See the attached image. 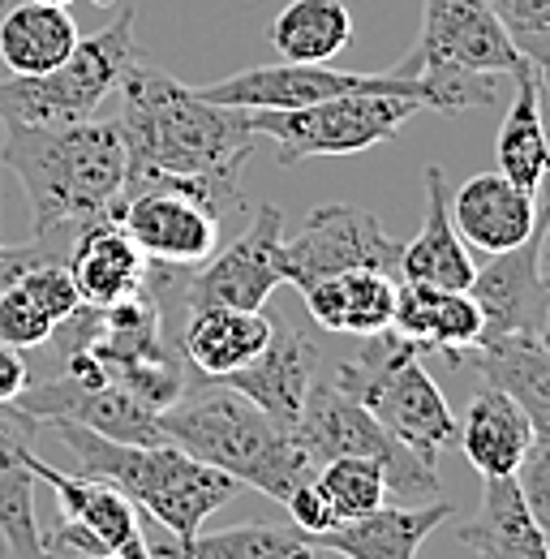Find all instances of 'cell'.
<instances>
[{
  "instance_id": "obj_28",
  "label": "cell",
  "mask_w": 550,
  "mask_h": 559,
  "mask_svg": "<svg viewBox=\"0 0 550 559\" xmlns=\"http://www.w3.org/2000/svg\"><path fill=\"white\" fill-rule=\"evenodd\" d=\"M481 559H550L547 534L534 525L516 478H486L478 516L456 534Z\"/></svg>"
},
{
  "instance_id": "obj_36",
  "label": "cell",
  "mask_w": 550,
  "mask_h": 559,
  "mask_svg": "<svg viewBox=\"0 0 550 559\" xmlns=\"http://www.w3.org/2000/svg\"><path fill=\"white\" fill-rule=\"evenodd\" d=\"M516 487H521V499H525L534 525L550 543V435H534V443L516 469Z\"/></svg>"
},
{
  "instance_id": "obj_38",
  "label": "cell",
  "mask_w": 550,
  "mask_h": 559,
  "mask_svg": "<svg viewBox=\"0 0 550 559\" xmlns=\"http://www.w3.org/2000/svg\"><path fill=\"white\" fill-rule=\"evenodd\" d=\"M538 117H542V134H547V168L534 190V207H538V224H550V70H538Z\"/></svg>"
},
{
  "instance_id": "obj_6",
  "label": "cell",
  "mask_w": 550,
  "mask_h": 559,
  "mask_svg": "<svg viewBox=\"0 0 550 559\" xmlns=\"http://www.w3.org/2000/svg\"><path fill=\"white\" fill-rule=\"evenodd\" d=\"M134 57V9H125L99 35L77 39L57 70L0 78V126H69L95 117Z\"/></svg>"
},
{
  "instance_id": "obj_43",
  "label": "cell",
  "mask_w": 550,
  "mask_h": 559,
  "mask_svg": "<svg viewBox=\"0 0 550 559\" xmlns=\"http://www.w3.org/2000/svg\"><path fill=\"white\" fill-rule=\"evenodd\" d=\"M52 4H69V0H52Z\"/></svg>"
},
{
  "instance_id": "obj_9",
  "label": "cell",
  "mask_w": 550,
  "mask_h": 559,
  "mask_svg": "<svg viewBox=\"0 0 550 559\" xmlns=\"http://www.w3.org/2000/svg\"><path fill=\"white\" fill-rule=\"evenodd\" d=\"M228 211L232 207L199 181L142 177V181H125L117 219L151 263L199 267L215 254L219 219Z\"/></svg>"
},
{
  "instance_id": "obj_21",
  "label": "cell",
  "mask_w": 550,
  "mask_h": 559,
  "mask_svg": "<svg viewBox=\"0 0 550 559\" xmlns=\"http://www.w3.org/2000/svg\"><path fill=\"white\" fill-rule=\"evenodd\" d=\"M65 267L82 306H95V310H108V306L142 293L146 276H151V259L138 250V241L121 228V219L86 224L69 250Z\"/></svg>"
},
{
  "instance_id": "obj_34",
  "label": "cell",
  "mask_w": 550,
  "mask_h": 559,
  "mask_svg": "<svg viewBox=\"0 0 550 559\" xmlns=\"http://www.w3.org/2000/svg\"><path fill=\"white\" fill-rule=\"evenodd\" d=\"M490 4L516 52L529 66L550 70V0H490Z\"/></svg>"
},
{
  "instance_id": "obj_23",
  "label": "cell",
  "mask_w": 550,
  "mask_h": 559,
  "mask_svg": "<svg viewBox=\"0 0 550 559\" xmlns=\"http://www.w3.org/2000/svg\"><path fill=\"white\" fill-rule=\"evenodd\" d=\"M481 310L469 297V288H417V284H400L396 297V319L392 332L405 336L412 349L421 353H443L447 361L469 357V349L481 341Z\"/></svg>"
},
{
  "instance_id": "obj_8",
  "label": "cell",
  "mask_w": 550,
  "mask_h": 559,
  "mask_svg": "<svg viewBox=\"0 0 550 559\" xmlns=\"http://www.w3.org/2000/svg\"><path fill=\"white\" fill-rule=\"evenodd\" d=\"M417 112L405 95L352 91L310 108H259L250 112V130L259 142L275 146V164L292 168L314 155H357L387 142Z\"/></svg>"
},
{
  "instance_id": "obj_39",
  "label": "cell",
  "mask_w": 550,
  "mask_h": 559,
  "mask_svg": "<svg viewBox=\"0 0 550 559\" xmlns=\"http://www.w3.org/2000/svg\"><path fill=\"white\" fill-rule=\"evenodd\" d=\"M26 383H31V370H26L22 349H13V345H4V341H0V405L17 401Z\"/></svg>"
},
{
  "instance_id": "obj_42",
  "label": "cell",
  "mask_w": 550,
  "mask_h": 559,
  "mask_svg": "<svg viewBox=\"0 0 550 559\" xmlns=\"http://www.w3.org/2000/svg\"><path fill=\"white\" fill-rule=\"evenodd\" d=\"M4 9H9V0H0V13H4Z\"/></svg>"
},
{
  "instance_id": "obj_11",
  "label": "cell",
  "mask_w": 550,
  "mask_h": 559,
  "mask_svg": "<svg viewBox=\"0 0 550 559\" xmlns=\"http://www.w3.org/2000/svg\"><path fill=\"white\" fill-rule=\"evenodd\" d=\"M400 263V241L383 228L379 215L348 203H327L306 215L301 233L279 246L284 284L306 288L336 272H392Z\"/></svg>"
},
{
  "instance_id": "obj_37",
  "label": "cell",
  "mask_w": 550,
  "mask_h": 559,
  "mask_svg": "<svg viewBox=\"0 0 550 559\" xmlns=\"http://www.w3.org/2000/svg\"><path fill=\"white\" fill-rule=\"evenodd\" d=\"M284 508H288L292 525H297L306 538H310V534H323V530L336 525V512H332V503L323 499V490H319V483H314V474L284 499Z\"/></svg>"
},
{
  "instance_id": "obj_26",
  "label": "cell",
  "mask_w": 550,
  "mask_h": 559,
  "mask_svg": "<svg viewBox=\"0 0 550 559\" xmlns=\"http://www.w3.org/2000/svg\"><path fill=\"white\" fill-rule=\"evenodd\" d=\"M456 443L465 448L469 465L481 478H516L534 443V421L525 418V409L507 392H499L494 383H481L478 396L465 409V421L456 426Z\"/></svg>"
},
{
  "instance_id": "obj_31",
  "label": "cell",
  "mask_w": 550,
  "mask_h": 559,
  "mask_svg": "<svg viewBox=\"0 0 550 559\" xmlns=\"http://www.w3.org/2000/svg\"><path fill=\"white\" fill-rule=\"evenodd\" d=\"M512 78H516V95L499 126L494 155H499V173L512 186L534 194L542 181V168H547V134H542V117H538V66L521 61Z\"/></svg>"
},
{
  "instance_id": "obj_35",
  "label": "cell",
  "mask_w": 550,
  "mask_h": 559,
  "mask_svg": "<svg viewBox=\"0 0 550 559\" xmlns=\"http://www.w3.org/2000/svg\"><path fill=\"white\" fill-rule=\"evenodd\" d=\"M57 332V319L13 280L0 288V341L13 345V349H35V345H48Z\"/></svg>"
},
{
  "instance_id": "obj_1",
  "label": "cell",
  "mask_w": 550,
  "mask_h": 559,
  "mask_svg": "<svg viewBox=\"0 0 550 559\" xmlns=\"http://www.w3.org/2000/svg\"><path fill=\"white\" fill-rule=\"evenodd\" d=\"M121 117L117 130L130 155L125 181L142 177H181L219 194L228 207H241V173L259 146L250 112L203 99L181 78L130 61L117 82Z\"/></svg>"
},
{
  "instance_id": "obj_15",
  "label": "cell",
  "mask_w": 550,
  "mask_h": 559,
  "mask_svg": "<svg viewBox=\"0 0 550 559\" xmlns=\"http://www.w3.org/2000/svg\"><path fill=\"white\" fill-rule=\"evenodd\" d=\"M314 366H319V345L297 332L284 314H275V332L267 349L259 353L250 366L232 370L224 383L237 388L241 396H250L267 418L292 435V421L306 405V392L314 383Z\"/></svg>"
},
{
  "instance_id": "obj_16",
  "label": "cell",
  "mask_w": 550,
  "mask_h": 559,
  "mask_svg": "<svg viewBox=\"0 0 550 559\" xmlns=\"http://www.w3.org/2000/svg\"><path fill=\"white\" fill-rule=\"evenodd\" d=\"M31 469H35L39 483L57 490L61 516L82 525L104 551H112L117 559H155L151 543L142 538L138 508L117 487H108L99 478H86V474H65V469L48 465L39 452L31 456Z\"/></svg>"
},
{
  "instance_id": "obj_18",
  "label": "cell",
  "mask_w": 550,
  "mask_h": 559,
  "mask_svg": "<svg viewBox=\"0 0 550 559\" xmlns=\"http://www.w3.org/2000/svg\"><path fill=\"white\" fill-rule=\"evenodd\" d=\"M275 332V314L267 310H232V306H203L186 310L177 323V349L199 379H228L232 370L250 366L267 349Z\"/></svg>"
},
{
  "instance_id": "obj_7",
  "label": "cell",
  "mask_w": 550,
  "mask_h": 559,
  "mask_svg": "<svg viewBox=\"0 0 550 559\" xmlns=\"http://www.w3.org/2000/svg\"><path fill=\"white\" fill-rule=\"evenodd\" d=\"M292 443L310 469H319L336 456H366L383 469L387 490H396L400 499L430 503L443 495L439 469L430 461H421L417 452H409L405 443H396L374 421V414L361 401H352L348 392H340L336 383H310L306 405L292 421Z\"/></svg>"
},
{
  "instance_id": "obj_27",
  "label": "cell",
  "mask_w": 550,
  "mask_h": 559,
  "mask_svg": "<svg viewBox=\"0 0 550 559\" xmlns=\"http://www.w3.org/2000/svg\"><path fill=\"white\" fill-rule=\"evenodd\" d=\"M469 357L486 383L525 409L534 435H550V345H542V336H481Z\"/></svg>"
},
{
  "instance_id": "obj_3",
  "label": "cell",
  "mask_w": 550,
  "mask_h": 559,
  "mask_svg": "<svg viewBox=\"0 0 550 559\" xmlns=\"http://www.w3.org/2000/svg\"><path fill=\"white\" fill-rule=\"evenodd\" d=\"M44 430L73 452L77 474L117 487L151 521H159L172 543L194 538L206 516L241 490L237 478L181 452L177 443H117L77 421H44Z\"/></svg>"
},
{
  "instance_id": "obj_4",
  "label": "cell",
  "mask_w": 550,
  "mask_h": 559,
  "mask_svg": "<svg viewBox=\"0 0 550 559\" xmlns=\"http://www.w3.org/2000/svg\"><path fill=\"white\" fill-rule=\"evenodd\" d=\"M159 430L181 452L279 503L314 474L297 452L292 435L279 430L250 396H241L224 379H203L186 388L181 401L159 414Z\"/></svg>"
},
{
  "instance_id": "obj_29",
  "label": "cell",
  "mask_w": 550,
  "mask_h": 559,
  "mask_svg": "<svg viewBox=\"0 0 550 559\" xmlns=\"http://www.w3.org/2000/svg\"><path fill=\"white\" fill-rule=\"evenodd\" d=\"M77 22L69 17V4L52 0H26L4 9L0 17V61L9 73H48L77 48Z\"/></svg>"
},
{
  "instance_id": "obj_33",
  "label": "cell",
  "mask_w": 550,
  "mask_h": 559,
  "mask_svg": "<svg viewBox=\"0 0 550 559\" xmlns=\"http://www.w3.org/2000/svg\"><path fill=\"white\" fill-rule=\"evenodd\" d=\"M314 483L323 490V499L332 503L336 521L366 516V512H374V508L387 503V478L366 456H336V461L319 465L314 469Z\"/></svg>"
},
{
  "instance_id": "obj_24",
  "label": "cell",
  "mask_w": 550,
  "mask_h": 559,
  "mask_svg": "<svg viewBox=\"0 0 550 559\" xmlns=\"http://www.w3.org/2000/svg\"><path fill=\"white\" fill-rule=\"evenodd\" d=\"M474 272L478 267L469 259V246L461 241V233L452 224V211H447L443 168L430 164L426 168V219H421V233L409 246H400L396 280L417 284V288H469Z\"/></svg>"
},
{
  "instance_id": "obj_41",
  "label": "cell",
  "mask_w": 550,
  "mask_h": 559,
  "mask_svg": "<svg viewBox=\"0 0 550 559\" xmlns=\"http://www.w3.org/2000/svg\"><path fill=\"white\" fill-rule=\"evenodd\" d=\"M542 288H547V301H542V345H550V276H542Z\"/></svg>"
},
{
  "instance_id": "obj_2",
  "label": "cell",
  "mask_w": 550,
  "mask_h": 559,
  "mask_svg": "<svg viewBox=\"0 0 550 559\" xmlns=\"http://www.w3.org/2000/svg\"><path fill=\"white\" fill-rule=\"evenodd\" d=\"M0 159L26 190L35 233L57 224L117 219L130 155L117 121L69 126H0Z\"/></svg>"
},
{
  "instance_id": "obj_5",
  "label": "cell",
  "mask_w": 550,
  "mask_h": 559,
  "mask_svg": "<svg viewBox=\"0 0 550 559\" xmlns=\"http://www.w3.org/2000/svg\"><path fill=\"white\" fill-rule=\"evenodd\" d=\"M525 57L507 39L490 0H421V35L392 73L417 78L430 108H494L499 78Z\"/></svg>"
},
{
  "instance_id": "obj_44",
  "label": "cell",
  "mask_w": 550,
  "mask_h": 559,
  "mask_svg": "<svg viewBox=\"0 0 550 559\" xmlns=\"http://www.w3.org/2000/svg\"><path fill=\"white\" fill-rule=\"evenodd\" d=\"M99 4H112V0H99Z\"/></svg>"
},
{
  "instance_id": "obj_40",
  "label": "cell",
  "mask_w": 550,
  "mask_h": 559,
  "mask_svg": "<svg viewBox=\"0 0 550 559\" xmlns=\"http://www.w3.org/2000/svg\"><path fill=\"white\" fill-rule=\"evenodd\" d=\"M39 559H117V556H108V551H86V547H73L65 538L44 534V538H39Z\"/></svg>"
},
{
  "instance_id": "obj_30",
  "label": "cell",
  "mask_w": 550,
  "mask_h": 559,
  "mask_svg": "<svg viewBox=\"0 0 550 559\" xmlns=\"http://www.w3.org/2000/svg\"><path fill=\"white\" fill-rule=\"evenodd\" d=\"M267 39L279 61L327 66L352 44V13L344 9V0H292L279 9Z\"/></svg>"
},
{
  "instance_id": "obj_45",
  "label": "cell",
  "mask_w": 550,
  "mask_h": 559,
  "mask_svg": "<svg viewBox=\"0 0 550 559\" xmlns=\"http://www.w3.org/2000/svg\"><path fill=\"white\" fill-rule=\"evenodd\" d=\"M0 254H4V246H0Z\"/></svg>"
},
{
  "instance_id": "obj_10",
  "label": "cell",
  "mask_w": 550,
  "mask_h": 559,
  "mask_svg": "<svg viewBox=\"0 0 550 559\" xmlns=\"http://www.w3.org/2000/svg\"><path fill=\"white\" fill-rule=\"evenodd\" d=\"M279 246H284V211L275 203H263L250 215V228L219 254H211L199 267H177L168 293L155 288L159 306L203 310V306H232V310H263L272 293L284 284L279 272Z\"/></svg>"
},
{
  "instance_id": "obj_17",
  "label": "cell",
  "mask_w": 550,
  "mask_h": 559,
  "mask_svg": "<svg viewBox=\"0 0 550 559\" xmlns=\"http://www.w3.org/2000/svg\"><path fill=\"white\" fill-rule=\"evenodd\" d=\"M538 233L507 254H494L469 280V297L481 310V336H538L542 332V267H538Z\"/></svg>"
},
{
  "instance_id": "obj_13",
  "label": "cell",
  "mask_w": 550,
  "mask_h": 559,
  "mask_svg": "<svg viewBox=\"0 0 550 559\" xmlns=\"http://www.w3.org/2000/svg\"><path fill=\"white\" fill-rule=\"evenodd\" d=\"M352 401H361L396 443H405L430 465H439V452L456 443V418L447 409V396L439 392L421 357L396 361Z\"/></svg>"
},
{
  "instance_id": "obj_25",
  "label": "cell",
  "mask_w": 550,
  "mask_h": 559,
  "mask_svg": "<svg viewBox=\"0 0 550 559\" xmlns=\"http://www.w3.org/2000/svg\"><path fill=\"white\" fill-rule=\"evenodd\" d=\"M306 314L327 328V332H348V336H374L392 328L396 319V297L400 280L392 272H336L301 288Z\"/></svg>"
},
{
  "instance_id": "obj_32",
  "label": "cell",
  "mask_w": 550,
  "mask_h": 559,
  "mask_svg": "<svg viewBox=\"0 0 550 559\" xmlns=\"http://www.w3.org/2000/svg\"><path fill=\"white\" fill-rule=\"evenodd\" d=\"M155 551V547H151ZM155 559H319V547L297 525H232L215 534H194L186 543L159 547Z\"/></svg>"
},
{
  "instance_id": "obj_14",
  "label": "cell",
  "mask_w": 550,
  "mask_h": 559,
  "mask_svg": "<svg viewBox=\"0 0 550 559\" xmlns=\"http://www.w3.org/2000/svg\"><path fill=\"white\" fill-rule=\"evenodd\" d=\"M13 405L39 421H77L117 443H168L159 430V414L146 409L138 396H130L117 379L86 388V383L57 374L44 383H26Z\"/></svg>"
},
{
  "instance_id": "obj_12",
  "label": "cell",
  "mask_w": 550,
  "mask_h": 559,
  "mask_svg": "<svg viewBox=\"0 0 550 559\" xmlns=\"http://www.w3.org/2000/svg\"><path fill=\"white\" fill-rule=\"evenodd\" d=\"M352 91H379V95H405L417 108H430V95L417 78L405 73H352L332 70V66H297V61H279V66H254L232 78H219L211 86H199V95L224 108H241V112H259V108H310L336 95Z\"/></svg>"
},
{
  "instance_id": "obj_20",
  "label": "cell",
  "mask_w": 550,
  "mask_h": 559,
  "mask_svg": "<svg viewBox=\"0 0 550 559\" xmlns=\"http://www.w3.org/2000/svg\"><path fill=\"white\" fill-rule=\"evenodd\" d=\"M452 516V499H430V503H409V508H374L366 516L336 521L323 534H310L319 551H336L344 559H417L421 543Z\"/></svg>"
},
{
  "instance_id": "obj_22",
  "label": "cell",
  "mask_w": 550,
  "mask_h": 559,
  "mask_svg": "<svg viewBox=\"0 0 550 559\" xmlns=\"http://www.w3.org/2000/svg\"><path fill=\"white\" fill-rule=\"evenodd\" d=\"M44 421L17 409L13 401L0 405V538L13 559H39V521H35V439Z\"/></svg>"
},
{
  "instance_id": "obj_19",
  "label": "cell",
  "mask_w": 550,
  "mask_h": 559,
  "mask_svg": "<svg viewBox=\"0 0 550 559\" xmlns=\"http://www.w3.org/2000/svg\"><path fill=\"white\" fill-rule=\"evenodd\" d=\"M452 224L465 246L494 259L538 233V207H534V194L512 186L503 173H478L456 190Z\"/></svg>"
}]
</instances>
